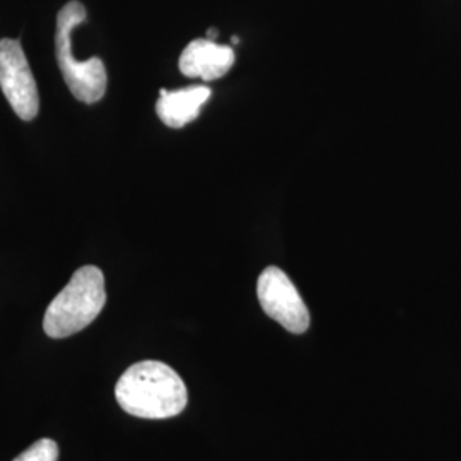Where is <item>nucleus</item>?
Instances as JSON below:
<instances>
[{"instance_id": "obj_1", "label": "nucleus", "mask_w": 461, "mask_h": 461, "mask_svg": "<svg viewBox=\"0 0 461 461\" xmlns=\"http://www.w3.org/2000/svg\"><path fill=\"white\" fill-rule=\"evenodd\" d=\"M118 405L140 419H169L188 402L183 379L167 364L142 361L131 366L115 386Z\"/></svg>"}, {"instance_id": "obj_2", "label": "nucleus", "mask_w": 461, "mask_h": 461, "mask_svg": "<svg viewBox=\"0 0 461 461\" xmlns=\"http://www.w3.org/2000/svg\"><path fill=\"white\" fill-rule=\"evenodd\" d=\"M106 304L104 276L95 265L74 272L66 287L50 303L43 330L50 339H67L91 325Z\"/></svg>"}, {"instance_id": "obj_3", "label": "nucleus", "mask_w": 461, "mask_h": 461, "mask_svg": "<svg viewBox=\"0 0 461 461\" xmlns=\"http://www.w3.org/2000/svg\"><path fill=\"white\" fill-rule=\"evenodd\" d=\"M87 17L86 7L79 0H70L57 14L55 28V55L62 77L74 98L86 104L98 103L106 93V67L98 57L77 60L72 53V32Z\"/></svg>"}, {"instance_id": "obj_4", "label": "nucleus", "mask_w": 461, "mask_h": 461, "mask_svg": "<svg viewBox=\"0 0 461 461\" xmlns=\"http://www.w3.org/2000/svg\"><path fill=\"white\" fill-rule=\"evenodd\" d=\"M0 89L21 120L32 122L38 115V86L19 40H0Z\"/></svg>"}, {"instance_id": "obj_5", "label": "nucleus", "mask_w": 461, "mask_h": 461, "mask_svg": "<svg viewBox=\"0 0 461 461\" xmlns=\"http://www.w3.org/2000/svg\"><path fill=\"white\" fill-rule=\"evenodd\" d=\"M258 301L265 313L291 333H304L310 329V312L296 285L279 267H268L257 284Z\"/></svg>"}, {"instance_id": "obj_6", "label": "nucleus", "mask_w": 461, "mask_h": 461, "mask_svg": "<svg viewBox=\"0 0 461 461\" xmlns=\"http://www.w3.org/2000/svg\"><path fill=\"white\" fill-rule=\"evenodd\" d=\"M234 51L228 45H219L212 40H194L183 50L180 70L186 77L215 81L226 76L234 66Z\"/></svg>"}, {"instance_id": "obj_7", "label": "nucleus", "mask_w": 461, "mask_h": 461, "mask_svg": "<svg viewBox=\"0 0 461 461\" xmlns=\"http://www.w3.org/2000/svg\"><path fill=\"white\" fill-rule=\"evenodd\" d=\"M211 95L212 93L207 86H190L178 91L161 89L156 112L167 127L182 129L197 118Z\"/></svg>"}, {"instance_id": "obj_8", "label": "nucleus", "mask_w": 461, "mask_h": 461, "mask_svg": "<svg viewBox=\"0 0 461 461\" xmlns=\"http://www.w3.org/2000/svg\"><path fill=\"white\" fill-rule=\"evenodd\" d=\"M13 461H59V446L53 439H40Z\"/></svg>"}, {"instance_id": "obj_9", "label": "nucleus", "mask_w": 461, "mask_h": 461, "mask_svg": "<svg viewBox=\"0 0 461 461\" xmlns=\"http://www.w3.org/2000/svg\"><path fill=\"white\" fill-rule=\"evenodd\" d=\"M215 36H217V30H209V33H207V40H212V41H215Z\"/></svg>"}]
</instances>
